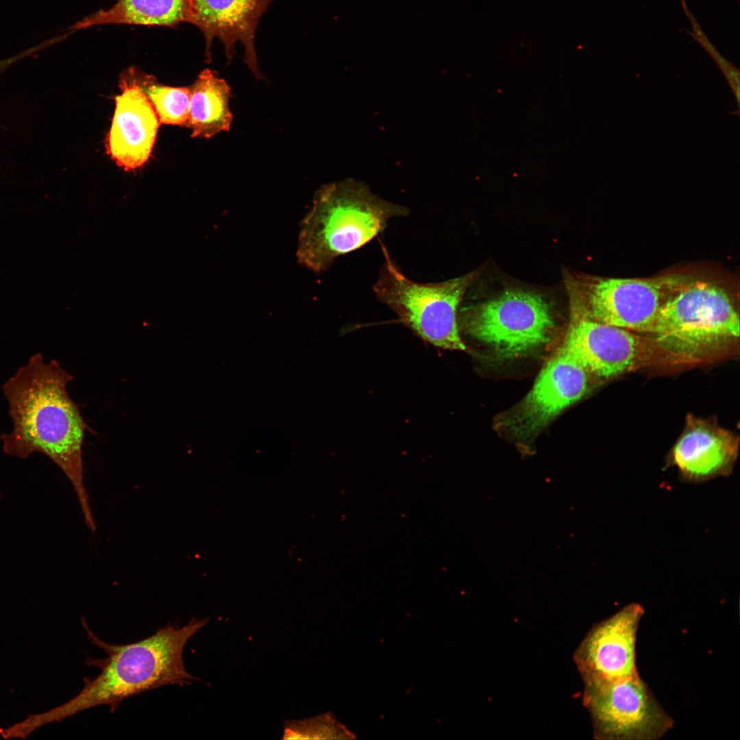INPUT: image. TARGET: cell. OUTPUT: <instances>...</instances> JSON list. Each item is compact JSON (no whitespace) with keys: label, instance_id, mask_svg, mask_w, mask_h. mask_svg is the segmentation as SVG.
I'll list each match as a JSON object with an SVG mask.
<instances>
[{"label":"cell","instance_id":"cell-16","mask_svg":"<svg viewBox=\"0 0 740 740\" xmlns=\"http://www.w3.org/2000/svg\"><path fill=\"white\" fill-rule=\"evenodd\" d=\"M193 0H118L110 8L84 18L70 29L108 24L174 27L189 23Z\"/></svg>","mask_w":740,"mask_h":740},{"label":"cell","instance_id":"cell-8","mask_svg":"<svg viewBox=\"0 0 740 740\" xmlns=\"http://www.w3.org/2000/svg\"><path fill=\"white\" fill-rule=\"evenodd\" d=\"M571 313L561 349L598 377L610 378L643 367L698 363L667 349L648 334Z\"/></svg>","mask_w":740,"mask_h":740},{"label":"cell","instance_id":"cell-9","mask_svg":"<svg viewBox=\"0 0 740 740\" xmlns=\"http://www.w3.org/2000/svg\"><path fill=\"white\" fill-rule=\"evenodd\" d=\"M583 703L597 739L657 740L674 726L640 676L586 684Z\"/></svg>","mask_w":740,"mask_h":740},{"label":"cell","instance_id":"cell-20","mask_svg":"<svg viewBox=\"0 0 740 740\" xmlns=\"http://www.w3.org/2000/svg\"><path fill=\"white\" fill-rule=\"evenodd\" d=\"M24 58H25L24 53H22V52H20L19 53H17L16 55H15L14 56L10 57L8 58H6V59L2 60H0V74H1L3 72H4V71H5L12 64H13L15 62L23 59Z\"/></svg>","mask_w":740,"mask_h":740},{"label":"cell","instance_id":"cell-17","mask_svg":"<svg viewBox=\"0 0 740 740\" xmlns=\"http://www.w3.org/2000/svg\"><path fill=\"white\" fill-rule=\"evenodd\" d=\"M120 89H139L154 108L161 124L184 125L188 114V87H173L160 84L154 76L132 66L119 77Z\"/></svg>","mask_w":740,"mask_h":740},{"label":"cell","instance_id":"cell-18","mask_svg":"<svg viewBox=\"0 0 740 740\" xmlns=\"http://www.w3.org/2000/svg\"><path fill=\"white\" fill-rule=\"evenodd\" d=\"M347 735L330 715L301 720L286 721L283 739H334Z\"/></svg>","mask_w":740,"mask_h":740},{"label":"cell","instance_id":"cell-5","mask_svg":"<svg viewBox=\"0 0 740 740\" xmlns=\"http://www.w3.org/2000/svg\"><path fill=\"white\" fill-rule=\"evenodd\" d=\"M384 257L373 290L378 299L423 340L446 349L465 350L458 310L478 271L442 282L424 284L407 278L382 242Z\"/></svg>","mask_w":740,"mask_h":740},{"label":"cell","instance_id":"cell-12","mask_svg":"<svg viewBox=\"0 0 740 740\" xmlns=\"http://www.w3.org/2000/svg\"><path fill=\"white\" fill-rule=\"evenodd\" d=\"M274 0H193L189 23L197 27L206 41V60H211V46L218 38L231 62L236 45L244 47V60L254 75L262 77L254 46L260 19Z\"/></svg>","mask_w":740,"mask_h":740},{"label":"cell","instance_id":"cell-19","mask_svg":"<svg viewBox=\"0 0 740 740\" xmlns=\"http://www.w3.org/2000/svg\"><path fill=\"white\" fill-rule=\"evenodd\" d=\"M681 5L684 13L685 14L689 24L691 27V30L688 33L696 40L711 56L713 60L717 64L720 68L726 78L727 79L731 88L732 89L737 103H739V69L728 62L722 54L717 50L715 46L710 41L708 36L705 34L702 28L701 27L698 20L695 16L690 11L685 0H680Z\"/></svg>","mask_w":740,"mask_h":740},{"label":"cell","instance_id":"cell-13","mask_svg":"<svg viewBox=\"0 0 740 740\" xmlns=\"http://www.w3.org/2000/svg\"><path fill=\"white\" fill-rule=\"evenodd\" d=\"M106 139L110 158L125 171L142 166L149 158L158 128V116L147 97L134 87L121 89Z\"/></svg>","mask_w":740,"mask_h":740},{"label":"cell","instance_id":"cell-3","mask_svg":"<svg viewBox=\"0 0 740 740\" xmlns=\"http://www.w3.org/2000/svg\"><path fill=\"white\" fill-rule=\"evenodd\" d=\"M408 210L373 193L353 178L328 183L314 193L310 210L299 225L297 262L316 273L382 232L389 220Z\"/></svg>","mask_w":740,"mask_h":740},{"label":"cell","instance_id":"cell-6","mask_svg":"<svg viewBox=\"0 0 740 740\" xmlns=\"http://www.w3.org/2000/svg\"><path fill=\"white\" fill-rule=\"evenodd\" d=\"M693 280L684 274L671 273L648 278L569 280L571 312L648 334L665 304Z\"/></svg>","mask_w":740,"mask_h":740},{"label":"cell","instance_id":"cell-4","mask_svg":"<svg viewBox=\"0 0 740 740\" xmlns=\"http://www.w3.org/2000/svg\"><path fill=\"white\" fill-rule=\"evenodd\" d=\"M739 316L721 286L693 280L663 307L648 335L667 349L702 362L739 338Z\"/></svg>","mask_w":740,"mask_h":740},{"label":"cell","instance_id":"cell-10","mask_svg":"<svg viewBox=\"0 0 740 740\" xmlns=\"http://www.w3.org/2000/svg\"><path fill=\"white\" fill-rule=\"evenodd\" d=\"M588 373L560 348L543 367L525 398L500 418V428L514 439H532L585 394Z\"/></svg>","mask_w":740,"mask_h":740},{"label":"cell","instance_id":"cell-7","mask_svg":"<svg viewBox=\"0 0 740 740\" xmlns=\"http://www.w3.org/2000/svg\"><path fill=\"white\" fill-rule=\"evenodd\" d=\"M458 323L465 334L487 345L499 358L513 359L549 342L555 320L543 297L514 290L463 308Z\"/></svg>","mask_w":740,"mask_h":740},{"label":"cell","instance_id":"cell-15","mask_svg":"<svg viewBox=\"0 0 740 740\" xmlns=\"http://www.w3.org/2000/svg\"><path fill=\"white\" fill-rule=\"evenodd\" d=\"M188 114L184 126L193 138H210L231 127V88L214 70L206 69L188 86Z\"/></svg>","mask_w":740,"mask_h":740},{"label":"cell","instance_id":"cell-1","mask_svg":"<svg viewBox=\"0 0 740 740\" xmlns=\"http://www.w3.org/2000/svg\"><path fill=\"white\" fill-rule=\"evenodd\" d=\"M73 379L56 360L36 354L3 386L13 423L0 436L3 452L21 459L40 452L49 458L69 480L86 524L96 526L84 480L82 445L88 428L66 386Z\"/></svg>","mask_w":740,"mask_h":740},{"label":"cell","instance_id":"cell-14","mask_svg":"<svg viewBox=\"0 0 740 740\" xmlns=\"http://www.w3.org/2000/svg\"><path fill=\"white\" fill-rule=\"evenodd\" d=\"M738 449V439L733 434L691 417L672 450L670 460L684 481L699 483L730 475Z\"/></svg>","mask_w":740,"mask_h":740},{"label":"cell","instance_id":"cell-11","mask_svg":"<svg viewBox=\"0 0 740 740\" xmlns=\"http://www.w3.org/2000/svg\"><path fill=\"white\" fill-rule=\"evenodd\" d=\"M644 613L641 604L630 603L588 632L574 655L584 685L639 676L636 643Z\"/></svg>","mask_w":740,"mask_h":740},{"label":"cell","instance_id":"cell-2","mask_svg":"<svg viewBox=\"0 0 740 740\" xmlns=\"http://www.w3.org/2000/svg\"><path fill=\"white\" fill-rule=\"evenodd\" d=\"M208 621L193 618L182 627L167 624L139 641L112 645L98 638L82 619L88 639L108 655L104 659L87 656L86 665L98 667L101 673L93 679L84 678L83 689L70 701L36 715L38 724L60 722L101 705L108 706L113 713L123 700L135 695L166 685L190 684L197 678L186 670L183 650Z\"/></svg>","mask_w":740,"mask_h":740}]
</instances>
